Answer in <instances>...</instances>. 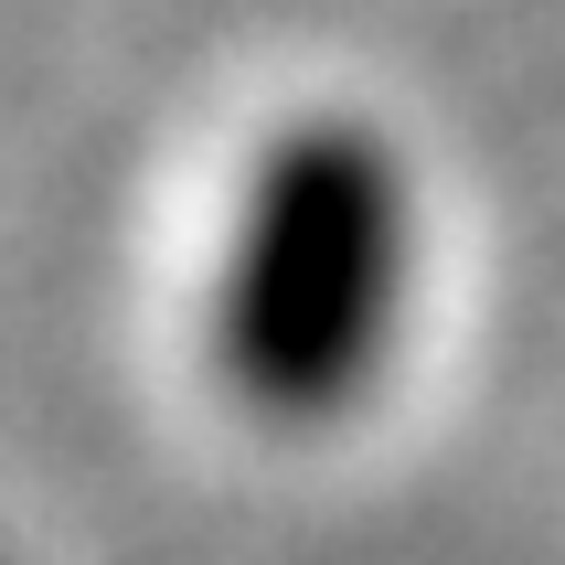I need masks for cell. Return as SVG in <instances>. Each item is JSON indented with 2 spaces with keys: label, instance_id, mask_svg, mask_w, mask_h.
Here are the masks:
<instances>
[{
  "label": "cell",
  "instance_id": "6da1fadb",
  "mask_svg": "<svg viewBox=\"0 0 565 565\" xmlns=\"http://www.w3.org/2000/svg\"><path fill=\"white\" fill-rule=\"evenodd\" d=\"M427 288V192L395 128L363 107H299L256 139L224 203L203 363L267 438H331L384 395Z\"/></svg>",
  "mask_w": 565,
  "mask_h": 565
},
{
  "label": "cell",
  "instance_id": "7a4b0ae2",
  "mask_svg": "<svg viewBox=\"0 0 565 565\" xmlns=\"http://www.w3.org/2000/svg\"><path fill=\"white\" fill-rule=\"evenodd\" d=\"M0 565H11V555H0Z\"/></svg>",
  "mask_w": 565,
  "mask_h": 565
}]
</instances>
